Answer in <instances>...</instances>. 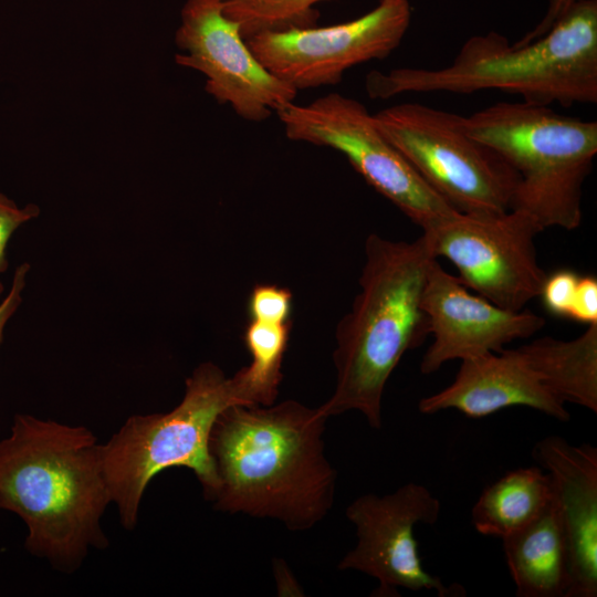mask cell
I'll use <instances>...</instances> for the list:
<instances>
[{"label":"cell","mask_w":597,"mask_h":597,"mask_svg":"<svg viewBox=\"0 0 597 597\" xmlns=\"http://www.w3.org/2000/svg\"><path fill=\"white\" fill-rule=\"evenodd\" d=\"M326 418L296 400L233 405L209 438L218 490L216 510L270 517L306 531L334 504L337 474L325 457Z\"/></svg>","instance_id":"6da1fadb"},{"label":"cell","mask_w":597,"mask_h":597,"mask_svg":"<svg viewBox=\"0 0 597 597\" xmlns=\"http://www.w3.org/2000/svg\"><path fill=\"white\" fill-rule=\"evenodd\" d=\"M441 503L422 484L409 482L385 495L367 493L346 509L357 543L339 562L341 570H357L378 582L371 596H399L398 589L434 591L439 597L465 596L461 585L447 586L428 573L418 553L415 528L437 522Z\"/></svg>","instance_id":"8fae6325"},{"label":"cell","mask_w":597,"mask_h":597,"mask_svg":"<svg viewBox=\"0 0 597 597\" xmlns=\"http://www.w3.org/2000/svg\"><path fill=\"white\" fill-rule=\"evenodd\" d=\"M516 350L559 401L597 412V323L574 339L545 336Z\"/></svg>","instance_id":"e0dca14e"},{"label":"cell","mask_w":597,"mask_h":597,"mask_svg":"<svg viewBox=\"0 0 597 597\" xmlns=\"http://www.w3.org/2000/svg\"><path fill=\"white\" fill-rule=\"evenodd\" d=\"M514 406L533 408L558 421L570 417L565 404L544 387L516 348H504L461 359L453 381L423 397L418 409L423 415L455 409L479 419Z\"/></svg>","instance_id":"9a60e30c"},{"label":"cell","mask_w":597,"mask_h":597,"mask_svg":"<svg viewBox=\"0 0 597 597\" xmlns=\"http://www.w3.org/2000/svg\"><path fill=\"white\" fill-rule=\"evenodd\" d=\"M421 310L428 334L433 336L420 363L425 375L449 360L500 353L509 343L528 338L545 325V320L530 310H505L470 293L437 259L428 271Z\"/></svg>","instance_id":"4fadbf2b"},{"label":"cell","mask_w":597,"mask_h":597,"mask_svg":"<svg viewBox=\"0 0 597 597\" xmlns=\"http://www.w3.org/2000/svg\"><path fill=\"white\" fill-rule=\"evenodd\" d=\"M411 18L408 0H379L366 14L328 27L263 31L245 42L275 77L298 90L336 85L346 70L387 57Z\"/></svg>","instance_id":"30bf717a"},{"label":"cell","mask_w":597,"mask_h":597,"mask_svg":"<svg viewBox=\"0 0 597 597\" xmlns=\"http://www.w3.org/2000/svg\"><path fill=\"white\" fill-rule=\"evenodd\" d=\"M29 270L30 264L27 262L17 266L12 277L11 287L4 298L0 302V345L7 323L13 316L22 302V292L25 287Z\"/></svg>","instance_id":"d4e9b609"},{"label":"cell","mask_w":597,"mask_h":597,"mask_svg":"<svg viewBox=\"0 0 597 597\" xmlns=\"http://www.w3.org/2000/svg\"><path fill=\"white\" fill-rule=\"evenodd\" d=\"M176 43V62L205 74L206 91L243 119L262 122L294 103L297 91L258 61L222 0H187Z\"/></svg>","instance_id":"7c38bea8"},{"label":"cell","mask_w":597,"mask_h":597,"mask_svg":"<svg viewBox=\"0 0 597 597\" xmlns=\"http://www.w3.org/2000/svg\"><path fill=\"white\" fill-rule=\"evenodd\" d=\"M292 292L283 286L259 283L251 290L247 311L249 318L291 321Z\"/></svg>","instance_id":"44dd1931"},{"label":"cell","mask_w":597,"mask_h":597,"mask_svg":"<svg viewBox=\"0 0 597 597\" xmlns=\"http://www.w3.org/2000/svg\"><path fill=\"white\" fill-rule=\"evenodd\" d=\"M434 259L423 233L411 242L367 237L359 292L335 331L336 385L318 407L326 418L356 410L380 429L387 380L428 335L421 296Z\"/></svg>","instance_id":"277c9868"},{"label":"cell","mask_w":597,"mask_h":597,"mask_svg":"<svg viewBox=\"0 0 597 597\" xmlns=\"http://www.w3.org/2000/svg\"><path fill=\"white\" fill-rule=\"evenodd\" d=\"M519 597H566L569 552L554 500L534 521L501 538Z\"/></svg>","instance_id":"2e32d148"},{"label":"cell","mask_w":597,"mask_h":597,"mask_svg":"<svg viewBox=\"0 0 597 597\" xmlns=\"http://www.w3.org/2000/svg\"><path fill=\"white\" fill-rule=\"evenodd\" d=\"M578 1L580 0H547V8L541 21L514 44H526L544 35Z\"/></svg>","instance_id":"484cf974"},{"label":"cell","mask_w":597,"mask_h":597,"mask_svg":"<svg viewBox=\"0 0 597 597\" xmlns=\"http://www.w3.org/2000/svg\"><path fill=\"white\" fill-rule=\"evenodd\" d=\"M276 113L287 138L341 151L368 185L423 231L458 211L379 132L360 102L332 93L307 105L291 103Z\"/></svg>","instance_id":"ba28073f"},{"label":"cell","mask_w":597,"mask_h":597,"mask_svg":"<svg viewBox=\"0 0 597 597\" xmlns=\"http://www.w3.org/2000/svg\"><path fill=\"white\" fill-rule=\"evenodd\" d=\"M578 280L579 275L568 269L557 270L546 275L540 297L551 314L568 318Z\"/></svg>","instance_id":"7402d4cb"},{"label":"cell","mask_w":597,"mask_h":597,"mask_svg":"<svg viewBox=\"0 0 597 597\" xmlns=\"http://www.w3.org/2000/svg\"><path fill=\"white\" fill-rule=\"evenodd\" d=\"M323 0H222L223 13L240 25L244 40L263 31L316 25L314 6Z\"/></svg>","instance_id":"ffe728a7"},{"label":"cell","mask_w":597,"mask_h":597,"mask_svg":"<svg viewBox=\"0 0 597 597\" xmlns=\"http://www.w3.org/2000/svg\"><path fill=\"white\" fill-rule=\"evenodd\" d=\"M373 98L402 93L471 94L499 90L523 102L564 107L597 102V0H580L542 36L510 45L490 31L469 38L451 64L399 67L366 77Z\"/></svg>","instance_id":"3957f363"},{"label":"cell","mask_w":597,"mask_h":597,"mask_svg":"<svg viewBox=\"0 0 597 597\" xmlns=\"http://www.w3.org/2000/svg\"><path fill=\"white\" fill-rule=\"evenodd\" d=\"M568 318L587 325L597 323V280L595 276H579Z\"/></svg>","instance_id":"cb8c5ba5"},{"label":"cell","mask_w":597,"mask_h":597,"mask_svg":"<svg viewBox=\"0 0 597 597\" xmlns=\"http://www.w3.org/2000/svg\"><path fill=\"white\" fill-rule=\"evenodd\" d=\"M40 208L34 203H28L23 208L0 192V274L7 271V247L15 230L23 223L36 218ZM3 285L0 281V295Z\"/></svg>","instance_id":"603a6c76"},{"label":"cell","mask_w":597,"mask_h":597,"mask_svg":"<svg viewBox=\"0 0 597 597\" xmlns=\"http://www.w3.org/2000/svg\"><path fill=\"white\" fill-rule=\"evenodd\" d=\"M233 405L245 406L234 378L205 362L186 379L185 395L172 410L130 416L101 444L104 478L125 530L135 528L145 490L167 469L193 471L211 502L219 480L209 451L210 432L219 415Z\"/></svg>","instance_id":"8992f818"},{"label":"cell","mask_w":597,"mask_h":597,"mask_svg":"<svg viewBox=\"0 0 597 597\" xmlns=\"http://www.w3.org/2000/svg\"><path fill=\"white\" fill-rule=\"evenodd\" d=\"M462 122L468 135L519 175L510 209L528 212L543 229L579 227L583 185L597 154L596 121L543 105L500 102Z\"/></svg>","instance_id":"5b68a950"},{"label":"cell","mask_w":597,"mask_h":597,"mask_svg":"<svg viewBox=\"0 0 597 597\" xmlns=\"http://www.w3.org/2000/svg\"><path fill=\"white\" fill-rule=\"evenodd\" d=\"M532 457L551 476L567 540L570 584L566 597H596L597 448L547 436L535 443Z\"/></svg>","instance_id":"5bb4252c"},{"label":"cell","mask_w":597,"mask_h":597,"mask_svg":"<svg viewBox=\"0 0 597 597\" xmlns=\"http://www.w3.org/2000/svg\"><path fill=\"white\" fill-rule=\"evenodd\" d=\"M463 116L420 103L373 115L379 132L451 207L464 213L510 210L516 171L465 132Z\"/></svg>","instance_id":"52a82bcc"},{"label":"cell","mask_w":597,"mask_h":597,"mask_svg":"<svg viewBox=\"0 0 597 597\" xmlns=\"http://www.w3.org/2000/svg\"><path fill=\"white\" fill-rule=\"evenodd\" d=\"M111 502L91 430L14 415L0 440V509L24 522L30 554L75 572L90 548L109 545L101 519Z\"/></svg>","instance_id":"7a4b0ae2"},{"label":"cell","mask_w":597,"mask_h":597,"mask_svg":"<svg viewBox=\"0 0 597 597\" xmlns=\"http://www.w3.org/2000/svg\"><path fill=\"white\" fill-rule=\"evenodd\" d=\"M543 230L528 212L510 209L455 211L423 234L433 255L449 260L468 289L500 307L521 311L540 296L547 275L535 249V237Z\"/></svg>","instance_id":"9c48e42d"},{"label":"cell","mask_w":597,"mask_h":597,"mask_svg":"<svg viewBox=\"0 0 597 597\" xmlns=\"http://www.w3.org/2000/svg\"><path fill=\"white\" fill-rule=\"evenodd\" d=\"M291 326V321L249 318L243 341L251 362L233 375L247 406L275 402Z\"/></svg>","instance_id":"d6986e66"},{"label":"cell","mask_w":597,"mask_h":597,"mask_svg":"<svg viewBox=\"0 0 597 597\" xmlns=\"http://www.w3.org/2000/svg\"><path fill=\"white\" fill-rule=\"evenodd\" d=\"M552 500V480L543 468H519L483 490L471 522L480 534L502 538L534 521Z\"/></svg>","instance_id":"ac0fdd59"}]
</instances>
